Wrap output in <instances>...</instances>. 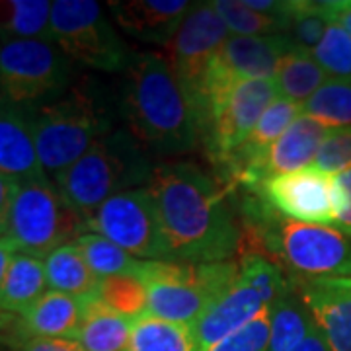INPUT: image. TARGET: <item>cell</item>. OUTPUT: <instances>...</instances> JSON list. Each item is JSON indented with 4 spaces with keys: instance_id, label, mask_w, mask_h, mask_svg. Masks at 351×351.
<instances>
[{
    "instance_id": "cell-5",
    "label": "cell",
    "mask_w": 351,
    "mask_h": 351,
    "mask_svg": "<svg viewBox=\"0 0 351 351\" xmlns=\"http://www.w3.org/2000/svg\"><path fill=\"white\" fill-rule=\"evenodd\" d=\"M151 156L143 143L127 129H113L92 149L55 176L66 201L90 219L104 201L129 189L147 188L154 174Z\"/></svg>"
},
{
    "instance_id": "cell-29",
    "label": "cell",
    "mask_w": 351,
    "mask_h": 351,
    "mask_svg": "<svg viewBox=\"0 0 351 351\" xmlns=\"http://www.w3.org/2000/svg\"><path fill=\"white\" fill-rule=\"evenodd\" d=\"M213 8L221 16L230 34L248 38H267L285 34V16L252 10L244 0H215Z\"/></svg>"
},
{
    "instance_id": "cell-1",
    "label": "cell",
    "mask_w": 351,
    "mask_h": 351,
    "mask_svg": "<svg viewBox=\"0 0 351 351\" xmlns=\"http://www.w3.org/2000/svg\"><path fill=\"white\" fill-rule=\"evenodd\" d=\"M160 215L170 262H228L240 250L242 230L228 189L193 162L154 168L147 186Z\"/></svg>"
},
{
    "instance_id": "cell-35",
    "label": "cell",
    "mask_w": 351,
    "mask_h": 351,
    "mask_svg": "<svg viewBox=\"0 0 351 351\" xmlns=\"http://www.w3.org/2000/svg\"><path fill=\"white\" fill-rule=\"evenodd\" d=\"M338 186V219L336 228L351 237V168L334 176Z\"/></svg>"
},
{
    "instance_id": "cell-40",
    "label": "cell",
    "mask_w": 351,
    "mask_h": 351,
    "mask_svg": "<svg viewBox=\"0 0 351 351\" xmlns=\"http://www.w3.org/2000/svg\"><path fill=\"white\" fill-rule=\"evenodd\" d=\"M295 351H330V348H328V343L324 341V338H322L320 330L314 328L313 332L308 334V338L304 339Z\"/></svg>"
},
{
    "instance_id": "cell-10",
    "label": "cell",
    "mask_w": 351,
    "mask_h": 351,
    "mask_svg": "<svg viewBox=\"0 0 351 351\" xmlns=\"http://www.w3.org/2000/svg\"><path fill=\"white\" fill-rule=\"evenodd\" d=\"M276 98L274 80H242L211 108L201 129V145L215 168L234 154Z\"/></svg>"
},
{
    "instance_id": "cell-3",
    "label": "cell",
    "mask_w": 351,
    "mask_h": 351,
    "mask_svg": "<svg viewBox=\"0 0 351 351\" xmlns=\"http://www.w3.org/2000/svg\"><path fill=\"white\" fill-rule=\"evenodd\" d=\"M240 213L244 252L276 256L297 279H351V237L338 228L281 217L258 193H244Z\"/></svg>"
},
{
    "instance_id": "cell-30",
    "label": "cell",
    "mask_w": 351,
    "mask_h": 351,
    "mask_svg": "<svg viewBox=\"0 0 351 351\" xmlns=\"http://www.w3.org/2000/svg\"><path fill=\"white\" fill-rule=\"evenodd\" d=\"M302 115L326 129L351 127V80H328L302 106Z\"/></svg>"
},
{
    "instance_id": "cell-9",
    "label": "cell",
    "mask_w": 351,
    "mask_h": 351,
    "mask_svg": "<svg viewBox=\"0 0 351 351\" xmlns=\"http://www.w3.org/2000/svg\"><path fill=\"white\" fill-rule=\"evenodd\" d=\"M88 230L112 240L135 258L170 262L160 215L149 188L117 193L104 201L86 221Z\"/></svg>"
},
{
    "instance_id": "cell-25",
    "label": "cell",
    "mask_w": 351,
    "mask_h": 351,
    "mask_svg": "<svg viewBox=\"0 0 351 351\" xmlns=\"http://www.w3.org/2000/svg\"><path fill=\"white\" fill-rule=\"evenodd\" d=\"M49 0H0V39H51Z\"/></svg>"
},
{
    "instance_id": "cell-23",
    "label": "cell",
    "mask_w": 351,
    "mask_h": 351,
    "mask_svg": "<svg viewBox=\"0 0 351 351\" xmlns=\"http://www.w3.org/2000/svg\"><path fill=\"white\" fill-rule=\"evenodd\" d=\"M125 351H199L193 330L145 313L133 320Z\"/></svg>"
},
{
    "instance_id": "cell-24",
    "label": "cell",
    "mask_w": 351,
    "mask_h": 351,
    "mask_svg": "<svg viewBox=\"0 0 351 351\" xmlns=\"http://www.w3.org/2000/svg\"><path fill=\"white\" fill-rule=\"evenodd\" d=\"M274 82L281 98L304 106V101L326 84L328 75L311 53L293 49L279 64Z\"/></svg>"
},
{
    "instance_id": "cell-13",
    "label": "cell",
    "mask_w": 351,
    "mask_h": 351,
    "mask_svg": "<svg viewBox=\"0 0 351 351\" xmlns=\"http://www.w3.org/2000/svg\"><path fill=\"white\" fill-rule=\"evenodd\" d=\"M328 131L330 129L320 125L318 121L301 115L267 151L263 152L258 162H254L250 168H246L237 178H232L226 184V189L232 193L237 191V188H242L246 193H252L260 188L265 180L274 176L293 174L304 168H311Z\"/></svg>"
},
{
    "instance_id": "cell-2",
    "label": "cell",
    "mask_w": 351,
    "mask_h": 351,
    "mask_svg": "<svg viewBox=\"0 0 351 351\" xmlns=\"http://www.w3.org/2000/svg\"><path fill=\"white\" fill-rule=\"evenodd\" d=\"M117 113L127 131L164 156L186 154L201 143L195 110L172 64L158 53H131L119 84Z\"/></svg>"
},
{
    "instance_id": "cell-6",
    "label": "cell",
    "mask_w": 351,
    "mask_h": 351,
    "mask_svg": "<svg viewBox=\"0 0 351 351\" xmlns=\"http://www.w3.org/2000/svg\"><path fill=\"white\" fill-rule=\"evenodd\" d=\"M88 230L86 219L66 201L51 180L22 182L12 205L6 237L18 250L47 258L61 246L75 244Z\"/></svg>"
},
{
    "instance_id": "cell-15",
    "label": "cell",
    "mask_w": 351,
    "mask_h": 351,
    "mask_svg": "<svg viewBox=\"0 0 351 351\" xmlns=\"http://www.w3.org/2000/svg\"><path fill=\"white\" fill-rule=\"evenodd\" d=\"M188 0H121L110 2L115 22L137 41L168 47L191 10Z\"/></svg>"
},
{
    "instance_id": "cell-16",
    "label": "cell",
    "mask_w": 351,
    "mask_h": 351,
    "mask_svg": "<svg viewBox=\"0 0 351 351\" xmlns=\"http://www.w3.org/2000/svg\"><path fill=\"white\" fill-rule=\"evenodd\" d=\"M0 174L16 182L47 180L38 156L29 110L0 98Z\"/></svg>"
},
{
    "instance_id": "cell-4",
    "label": "cell",
    "mask_w": 351,
    "mask_h": 351,
    "mask_svg": "<svg viewBox=\"0 0 351 351\" xmlns=\"http://www.w3.org/2000/svg\"><path fill=\"white\" fill-rule=\"evenodd\" d=\"M27 110L41 168L57 176L112 133L117 101L113 106L101 84L86 78L61 98Z\"/></svg>"
},
{
    "instance_id": "cell-11",
    "label": "cell",
    "mask_w": 351,
    "mask_h": 351,
    "mask_svg": "<svg viewBox=\"0 0 351 351\" xmlns=\"http://www.w3.org/2000/svg\"><path fill=\"white\" fill-rule=\"evenodd\" d=\"M230 32L213 8V2H197L191 6L172 43V71L186 92L199 119L205 100V82L215 55L223 47Z\"/></svg>"
},
{
    "instance_id": "cell-7",
    "label": "cell",
    "mask_w": 351,
    "mask_h": 351,
    "mask_svg": "<svg viewBox=\"0 0 351 351\" xmlns=\"http://www.w3.org/2000/svg\"><path fill=\"white\" fill-rule=\"evenodd\" d=\"M73 61L51 39H0V92L22 108H38L71 88Z\"/></svg>"
},
{
    "instance_id": "cell-33",
    "label": "cell",
    "mask_w": 351,
    "mask_h": 351,
    "mask_svg": "<svg viewBox=\"0 0 351 351\" xmlns=\"http://www.w3.org/2000/svg\"><path fill=\"white\" fill-rule=\"evenodd\" d=\"M271 328V306H263L252 322L217 343L211 351H267Z\"/></svg>"
},
{
    "instance_id": "cell-20",
    "label": "cell",
    "mask_w": 351,
    "mask_h": 351,
    "mask_svg": "<svg viewBox=\"0 0 351 351\" xmlns=\"http://www.w3.org/2000/svg\"><path fill=\"white\" fill-rule=\"evenodd\" d=\"M45 289V262L24 252H16L0 285V313L22 314L47 293Z\"/></svg>"
},
{
    "instance_id": "cell-12",
    "label": "cell",
    "mask_w": 351,
    "mask_h": 351,
    "mask_svg": "<svg viewBox=\"0 0 351 351\" xmlns=\"http://www.w3.org/2000/svg\"><path fill=\"white\" fill-rule=\"evenodd\" d=\"M252 193H258L281 217L311 225H336V178L314 166L293 174L274 176Z\"/></svg>"
},
{
    "instance_id": "cell-32",
    "label": "cell",
    "mask_w": 351,
    "mask_h": 351,
    "mask_svg": "<svg viewBox=\"0 0 351 351\" xmlns=\"http://www.w3.org/2000/svg\"><path fill=\"white\" fill-rule=\"evenodd\" d=\"M313 57L332 80H351V36L334 18Z\"/></svg>"
},
{
    "instance_id": "cell-14",
    "label": "cell",
    "mask_w": 351,
    "mask_h": 351,
    "mask_svg": "<svg viewBox=\"0 0 351 351\" xmlns=\"http://www.w3.org/2000/svg\"><path fill=\"white\" fill-rule=\"evenodd\" d=\"M293 279L330 351H351V279Z\"/></svg>"
},
{
    "instance_id": "cell-37",
    "label": "cell",
    "mask_w": 351,
    "mask_h": 351,
    "mask_svg": "<svg viewBox=\"0 0 351 351\" xmlns=\"http://www.w3.org/2000/svg\"><path fill=\"white\" fill-rule=\"evenodd\" d=\"M18 351H84V348L75 339L24 338L18 346Z\"/></svg>"
},
{
    "instance_id": "cell-18",
    "label": "cell",
    "mask_w": 351,
    "mask_h": 351,
    "mask_svg": "<svg viewBox=\"0 0 351 351\" xmlns=\"http://www.w3.org/2000/svg\"><path fill=\"white\" fill-rule=\"evenodd\" d=\"M84 302L71 295L47 291L27 311L20 314L25 338L75 339L82 324Z\"/></svg>"
},
{
    "instance_id": "cell-38",
    "label": "cell",
    "mask_w": 351,
    "mask_h": 351,
    "mask_svg": "<svg viewBox=\"0 0 351 351\" xmlns=\"http://www.w3.org/2000/svg\"><path fill=\"white\" fill-rule=\"evenodd\" d=\"M330 16L346 27V32L351 36V0L341 2H326Z\"/></svg>"
},
{
    "instance_id": "cell-26",
    "label": "cell",
    "mask_w": 351,
    "mask_h": 351,
    "mask_svg": "<svg viewBox=\"0 0 351 351\" xmlns=\"http://www.w3.org/2000/svg\"><path fill=\"white\" fill-rule=\"evenodd\" d=\"M75 244L84 254L90 269L100 279L115 276H129L138 279L141 276L145 260H137L129 252L113 244L112 240L104 239L94 232H86L76 240Z\"/></svg>"
},
{
    "instance_id": "cell-27",
    "label": "cell",
    "mask_w": 351,
    "mask_h": 351,
    "mask_svg": "<svg viewBox=\"0 0 351 351\" xmlns=\"http://www.w3.org/2000/svg\"><path fill=\"white\" fill-rule=\"evenodd\" d=\"M330 20L332 16L328 12L326 2H289L285 14L287 27L283 36L295 49L313 55L324 38Z\"/></svg>"
},
{
    "instance_id": "cell-19",
    "label": "cell",
    "mask_w": 351,
    "mask_h": 351,
    "mask_svg": "<svg viewBox=\"0 0 351 351\" xmlns=\"http://www.w3.org/2000/svg\"><path fill=\"white\" fill-rule=\"evenodd\" d=\"M43 262L51 291L71 295L82 302L98 297L101 279L90 269L84 254L76 244L57 248Z\"/></svg>"
},
{
    "instance_id": "cell-21",
    "label": "cell",
    "mask_w": 351,
    "mask_h": 351,
    "mask_svg": "<svg viewBox=\"0 0 351 351\" xmlns=\"http://www.w3.org/2000/svg\"><path fill=\"white\" fill-rule=\"evenodd\" d=\"M133 320L115 313L98 297L84 301L82 324L76 341L84 351H125Z\"/></svg>"
},
{
    "instance_id": "cell-36",
    "label": "cell",
    "mask_w": 351,
    "mask_h": 351,
    "mask_svg": "<svg viewBox=\"0 0 351 351\" xmlns=\"http://www.w3.org/2000/svg\"><path fill=\"white\" fill-rule=\"evenodd\" d=\"M20 188V182H16L8 176L0 174V239L6 237L8 225H10V215H12V205L16 199V193Z\"/></svg>"
},
{
    "instance_id": "cell-31",
    "label": "cell",
    "mask_w": 351,
    "mask_h": 351,
    "mask_svg": "<svg viewBox=\"0 0 351 351\" xmlns=\"http://www.w3.org/2000/svg\"><path fill=\"white\" fill-rule=\"evenodd\" d=\"M98 299L106 302L115 313L123 314L131 320L147 313V304H149V295H147L145 283L137 277L129 276L101 279Z\"/></svg>"
},
{
    "instance_id": "cell-28",
    "label": "cell",
    "mask_w": 351,
    "mask_h": 351,
    "mask_svg": "<svg viewBox=\"0 0 351 351\" xmlns=\"http://www.w3.org/2000/svg\"><path fill=\"white\" fill-rule=\"evenodd\" d=\"M240 277L250 285L265 306H274L283 295L295 287V279L283 276V269L274 260L258 252L240 254Z\"/></svg>"
},
{
    "instance_id": "cell-8",
    "label": "cell",
    "mask_w": 351,
    "mask_h": 351,
    "mask_svg": "<svg viewBox=\"0 0 351 351\" xmlns=\"http://www.w3.org/2000/svg\"><path fill=\"white\" fill-rule=\"evenodd\" d=\"M51 41L71 61L104 73H123L131 57L104 8L94 0H55Z\"/></svg>"
},
{
    "instance_id": "cell-39",
    "label": "cell",
    "mask_w": 351,
    "mask_h": 351,
    "mask_svg": "<svg viewBox=\"0 0 351 351\" xmlns=\"http://www.w3.org/2000/svg\"><path fill=\"white\" fill-rule=\"evenodd\" d=\"M18 250V246L14 244V240L10 237H2L0 239V285H2V281H4V276H6V269H8V265L12 262L14 254Z\"/></svg>"
},
{
    "instance_id": "cell-17",
    "label": "cell",
    "mask_w": 351,
    "mask_h": 351,
    "mask_svg": "<svg viewBox=\"0 0 351 351\" xmlns=\"http://www.w3.org/2000/svg\"><path fill=\"white\" fill-rule=\"evenodd\" d=\"M265 306L260 295L240 277L237 285L201 314L191 326L199 351H211L223 339L252 322Z\"/></svg>"
},
{
    "instance_id": "cell-34",
    "label": "cell",
    "mask_w": 351,
    "mask_h": 351,
    "mask_svg": "<svg viewBox=\"0 0 351 351\" xmlns=\"http://www.w3.org/2000/svg\"><path fill=\"white\" fill-rule=\"evenodd\" d=\"M313 166L332 176L351 168V127L328 131Z\"/></svg>"
},
{
    "instance_id": "cell-22",
    "label": "cell",
    "mask_w": 351,
    "mask_h": 351,
    "mask_svg": "<svg viewBox=\"0 0 351 351\" xmlns=\"http://www.w3.org/2000/svg\"><path fill=\"white\" fill-rule=\"evenodd\" d=\"M316 324L302 302L297 285L271 306V328L267 351H295Z\"/></svg>"
}]
</instances>
